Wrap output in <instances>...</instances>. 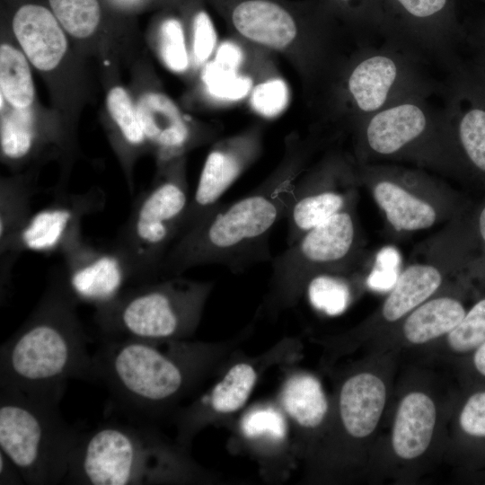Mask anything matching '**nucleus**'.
<instances>
[{
	"instance_id": "34",
	"label": "nucleus",
	"mask_w": 485,
	"mask_h": 485,
	"mask_svg": "<svg viewBox=\"0 0 485 485\" xmlns=\"http://www.w3.org/2000/svg\"><path fill=\"white\" fill-rule=\"evenodd\" d=\"M288 92L279 79L267 81L256 86L251 97L254 109L263 116L274 117L287 106Z\"/></svg>"
},
{
	"instance_id": "17",
	"label": "nucleus",
	"mask_w": 485,
	"mask_h": 485,
	"mask_svg": "<svg viewBox=\"0 0 485 485\" xmlns=\"http://www.w3.org/2000/svg\"><path fill=\"white\" fill-rule=\"evenodd\" d=\"M436 421L433 400L422 392H411L401 401L392 431L395 454L412 460L423 454L430 445Z\"/></svg>"
},
{
	"instance_id": "42",
	"label": "nucleus",
	"mask_w": 485,
	"mask_h": 485,
	"mask_svg": "<svg viewBox=\"0 0 485 485\" xmlns=\"http://www.w3.org/2000/svg\"><path fill=\"white\" fill-rule=\"evenodd\" d=\"M340 1H348V0H340Z\"/></svg>"
},
{
	"instance_id": "6",
	"label": "nucleus",
	"mask_w": 485,
	"mask_h": 485,
	"mask_svg": "<svg viewBox=\"0 0 485 485\" xmlns=\"http://www.w3.org/2000/svg\"><path fill=\"white\" fill-rule=\"evenodd\" d=\"M60 398L0 387V450L25 484L63 483L81 431L62 417Z\"/></svg>"
},
{
	"instance_id": "16",
	"label": "nucleus",
	"mask_w": 485,
	"mask_h": 485,
	"mask_svg": "<svg viewBox=\"0 0 485 485\" xmlns=\"http://www.w3.org/2000/svg\"><path fill=\"white\" fill-rule=\"evenodd\" d=\"M386 402V387L377 375L363 372L348 377L339 395V414L346 433L353 438L370 436Z\"/></svg>"
},
{
	"instance_id": "25",
	"label": "nucleus",
	"mask_w": 485,
	"mask_h": 485,
	"mask_svg": "<svg viewBox=\"0 0 485 485\" xmlns=\"http://www.w3.org/2000/svg\"><path fill=\"white\" fill-rule=\"evenodd\" d=\"M1 93L14 108H29L34 101V85L29 60L13 46L3 43L0 47Z\"/></svg>"
},
{
	"instance_id": "4",
	"label": "nucleus",
	"mask_w": 485,
	"mask_h": 485,
	"mask_svg": "<svg viewBox=\"0 0 485 485\" xmlns=\"http://www.w3.org/2000/svg\"><path fill=\"white\" fill-rule=\"evenodd\" d=\"M104 422L82 432L66 484L133 485L196 481L199 470L181 445L168 443L149 423Z\"/></svg>"
},
{
	"instance_id": "13",
	"label": "nucleus",
	"mask_w": 485,
	"mask_h": 485,
	"mask_svg": "<svg viewBox=\"0 0 485 485\" xmlns=\"http://www.w3.org/2000/svg\"><path fill=\"white\" fill-rule=\"evenodd\" d=\"M251 142L245 137L235 139L209 153L190 198L179 238L198 225L220 204L219 199L241 175L251 156Z\"/></svg>"
},
{
	"instance_id": "33",
	"label": "nucleus",
	"mask_w": 485,
	"mask_h": 485,
	"mask_svg": "<svg viewBox=\"0 0 485 485\" xmlns=\"http://www.w3.org/2000/svg\"><path fill=\"white\" fill-rule=\"evenodd\" d=\"M401 257L396 248H382L376 254L375 265L367 277L368 287L380 292L392 290L401 274Z\"/></svg>"
},
{
	"instance_id": "10",
	"label": "nucleus",
	"mask_w": 485,
	"mask_h": 485,
	"mask_svg": "<svg viewBox=\"0 0 485 485\" xmlns=\"http://www.w3.org/2000/svg\"><path fill=\"white\" fill-rule=\"evenodd\" d=\"M355 242V222L351 213L345 209L287 245L270 261L268 308L278 311L293 306L313 277L343 269Z\"/></svg>"
},
{
	"instance_id": "15",
	"label": "nucleus",
	"mask_w": 485,
	"mask_h": 485,
	"mask_svg": "<svg viewBox=\"0 0 485 485\" xmlns=\"http://www.w3.org/2000/svg\"><path fill=\"white\" fill-rule=\"evenodd\" d=\"M34 190L31 179L5 178L0 184V284L2 297L10 288L13 267L21 254L18 239L31 216Z\"/></svg>"
},
{
	"instance_id": "36",
	"label": "nucleus",
	"mask_w": 485,
	"mask_h": 485,
	"mask_svg": "<svg viewBox=\"0 0 485 485\" xmlns=\"http://www.w3.org/2000/svg\"><path fill=\"white\" fill-rule=\"evenodd\" d=\"M194 54L197 60L208 58L216 41V35L209 16L205 12L198 13L193 21Z\"/></svg>"
},
{
	"instance_id": "40",
	"label": "nucleus",
	"mask_w": 485,
	"mask_h": 485,
	"mask_svg": "<svg viewBox=\"0 0 485 485\" xmlns=\"http://www.w3.org/2000/svg\"><path fill=\"white\" fill-rule=\"evenodd\" d=\"M479 226L481 237L485 242V207L482 209L480 215Z\"/></svg>"
},
{
	"instance_id": "24",
	"label": "nucleus",
	"mask_w": 485,
	"mask_h": 485,
	"mask_svg": "<svg viewBox=\"0 0 485 485\" xmlns=\"http://www.w3.org/2000/svg\"><path fill=\"white\" fill-rule=\"evenodd\" d=\"M37 127L31 107L2 113L0 147L2 158L18 165L35 154Z\"/></svg>"
},
{
	"instance_id": "18",
	"label": "nucleus",
	"mask_w": 485,
	"mask_h": 485,
	"mask_svg": "<svg viewBox=\"0 0 485 485\" xmlns=\"http://www.w3.org/2000/svg\"><path fill=\"white\" fill-rule=\"evenodd\" d=\"M137 108L146 140L158 147L160 157L169 160L178 155L190 131L173 101L163 93H146Z\"/></svg>"
},
{
	"instance_id": "21",
	"label": "nucleus",
	"mask_w": 485,
	"mask_h": 485,
	"mask_svg": "<svg viewBox=\"0 0 485 485\" xmlns=\"http://www.w3.org/2000/svg\"><path fill=\"white\" fill-rule=\"evenodd\" d=\"M373 193L389 223L398 231L426 229L436 222L434 207L396 182L381 180Z\"/></svg>"
},
{
	"instance_id": "26",
	"label": "nucleus",
	"mask_w": 485,
	"mask_h": 485,
	"mask_svg": "<svg viewBox=\"0 0 485 485\" xmlns=\"http://www.w3.org/2000/svg\"><path fill=\"white\" fill-rule=\"evenodd\" d=\"M280 410L262 405L247 411L240 422L243 437L256 445H266L267 449L282 445L287 438V422Z\"/></svg>"
},
{
	"instance_id": "38",
	"label": "nucleus",
	"mask_w": 485,
	"mask_h": 485,
	"mask_svg": "<svg viewBox=\"0 0 485 485\" xmlns=\"http://www.w3.org/2000/svg\"><path fill=\"white\" fill-rule=\"evenodd\" d=\"M242 58V51L236 45L225 42L218 48L215 60L237 69Z\"/></svg>"
},
{
	"instance_id": "32",
	"label": "nucleus",
	"mask_w": 485,
	"mask_h": 485,
	"mask_svg": "<svg viewBox=\"0 0 485 485\" xmlns=\"http://www.w3.org/2000/svg\"><path fill=\"white\" fill-rule=\"evenodd\" d=\"M159 39L160 52L165 65L172 71H184L189 61L181 22L174 18L163 21Z\"/></svg>"
},
{
	"instance_id": "23",
	"label": "nucleus",
	"mask_w": 485,
	"mask_h": 485,
	"mask_svg": "<svg viewBox=\"0 0 485 485\" xmlns=\"http://www.w3.org/2000/svg\"><path fill=\"white\" fill-rule=\"evenodd\" d=\"M463 304L451 297L424 302L410 312L403 323V335L412 344H424L447 335L465 315Z\"/></svg>"
},
{
	"instance_id": "29",
	"label": "nucleus",
	"mask_w": 485,
	"mask_h": 485,
	"mask_svg": "<svg viewBox=\"0 0 485 485\" xmlns=\"http://www.w3.org/2000/svg\"><path fill=\"white\" fill-rule=\"evenodd\" d=\"M106 103L124 143L131 148H140L147 140L137 105H134L128 92L120 86L111 88Z\"/></svg>"
},
{
	"instance_id": "1",
	"label": "nucleus",
	"mask_w": 485,
	"mask_h": 485,
	"mask_svg": "<svg viewBox=\"0 0 485 485\" xmlns=\"http://www.w3.org/2000/svg\"><path fill=\"white\" fill-rule=\"evenodd\" d=\"M78 304L62 273L55 274L31 314L1 346L0 387L61 399L70 379L93 381V354Z\"/></svg>"
},
{
	"instance_id": "37",
	"label": "nucleus",
	"mask_w": 485,
	"mask_h": 485,
	"mask_svg": "<svg viewBox=\"0 0 485 485\" xmlns=\"http://www.w3.org/2000/svg\"><path fill=\"white\" fill-rule=\"evenodd\" d=\"M19 470L11 459L0 450V484H24Z\"/></svg>"
},
{
	"instance_id": "22",
	"label": "nucleus",
	"mask_w": 485,
	"mask_h": 485,
	"mask_svg": "<svg viewBox=\"0 0 485 485\" xmlns=\"http://www.w3.org/2000/svg\"><path fill=\"white\" fill-rule=\"evenodd\" d=\"M442 276L431 265H411L401 272L385 299L383 317L396 322L426 302L440 287Z\"/></svg>"
},
{
	"instance_id": "19",
	"label": "nucleus",
	"mask_w": 485,
	"mask_h": 485,
	"mask_svg": "<svg viewBox=\"0 0 485 485\" xmlns=\"http://www.w3.org/2000/svg\"><path fill=\"white\" fill-rule=\"evenodd\" d=\"M233 22L246 38L274 48L287 46L296 35V26L290 14L265 0L241 3L234 10Z\"/></svg>"
},
{
	"instance_id": "3",
	"label": "nucleus",
	"mask_w": 485,
	"mask_h": 485,
	"mask_svg": "<svg viewBox=\"0 0 485 485\" xmlns=\"http://www.w3.org/2000/svg\"><path fill=\"white\" fill-rule=\"evenodd\" d=\"M92 359L93 381L106 387L115 406L149 423L195 388L209 351L185 340H101Z\"/></svg>"
},
{
	"instance_id": "39",
	"label": "nucleus",
	"mask_w": 485,
	"mask_h": 485,
	"mask_svg": "<svg viewBox=\"0 0 485 485\" xmlns=\"http://www.w3.org/2000/svg\"><path fill=\"white\" fill-rule=\"evenodd\" d=\"M473 363L477 371L485 376V342L475 350Z\"/></svg>"
},
{
	"instance_id": "12",
	"label": "nucleus",
	"mask_w": 485,
	"mask_h": 485,
	"mask_svg": "<svg viewBox=\"0 0 485 485\" xmlns=\"http://www.w3.org/2000/svg\"><path fill=\"white\" fill-rule=\"evenodd\" d=\"M62 255V276L78 303L89 304L95 308L132 286L129 267L113 245L95 247L82 240Z\"/></svg>"
},
{
	"instance_id": "8",
	"label": "nucleus",
	"mask_w": 485,
	"mask_h": 485,
	"mask_svg": "<svg viewBox=\"0 0 485 485\" xmlns=\"http://www.w3.org/2000/svg\"><path fill=\"white\" fill-rule=\"evenodd\" d=\"M429 63L392 37L364 50L350 68L346 92L358 124L368 116L415 95L432 96L445 88L427 69Z\"/></svg>"
},
{
	"instance_id": "31",
	"label": "nucleus",
	"mask_w": 485,
	"mask_h": 485,
	"mask_svg": "<svg viewBox=\"0 0 485 485\" xmlns=\"http://www.w3.org/2000/svg\"><path fill=\"white\" fill-rule=\"evenodd\" d=\"M236 69L214 60L207 65L203 80L208 91L222 99L238 100L249 92L251 81L237 75Z\"/></svg>"
},
{
	"instance_id": "41",
	"label": "nucleus",
	"mask_w": 485,
	"mask_h": 485,
	"mask_svg": "<svg viewBox=\"0 0 485 485\" xmlns=\"http://www.w3.org/2000/svg\"><path fill=\"white\" fill-rule=\"evenodd\" d=\"M480 48L481 49L480 61L485 64V39H480Z\"/></svg>"
},
{
	"instance_id": "20",
	"label": "nucleus",
	"mask_w": 485,
	"mask_h": 485,
	"mask_svg": "<svg viewBox=\"0 0 485 485\" xmlns=\"http://www.w3.org/2000/svg\"><path fill=\"white\" fill-rule=\"evenodd\" d=\"M278 398L286 417L301 430L317 429L329 411L321 382L309 373L290 374L282 384Z\"/></svg>"
},
{
	"instance_id": "9",
	"label": "nucleus",
	"mask_w": 485,
	"mask_h": 485,
	"mask_svg": "<svg viewBox=\"0 0 485 485\" xmlns=\"http://www.w3.org/2000/svg\"><path fill=\"white\" fill-rule=\"evenodd\" d=\"M415 95L394 102L359 123L362 143L371 155H410L445 163L455 143L447 112Z\"/></svg>"
},
{
	"instance_id": "14",
	"label": "nucleus",
	"mask_w": 485,
	"mask_h": 485,
	"mask_svg": "<svg viewBox=\"0 0 485 485\" xmlns=\"http://www.w3.org/2000/svg\"><path fill=\"white\" fill-rule=\"evenodd\" d=\"M12 29L22 51L39 70L56 68L67 50L65 31L49 7L25 3L15 10Z\"/></svg>"
},
{
	"instance_id": "35",
	"label": "nucleus",
	"mask_w": 485,
	"mask_h": 485,
	"mask_svg": "<svg viewBox=\"0 0 485 485\" xmlns=\"http://www.w3.org/2000/svg\"><path fill=\"white\" fill-rule=\"evenodd\" d=\"M459 423L467 435L485 437V392L474 393L467 400L460 413Z\"/></svg>"
},
{
	"instance_id": "2",
	"label": "nucleus",
	"mask_w": 485,
	"mask_h": 485,
	"mask_svg": "<svg viewBox=\"0 0 485 485\" xmlns=\"http://www.w3.org/2000/svg\"><path fill=\"white\" fill-rule=\"evenodd\" d=\"M298 172L286 169L242 198L219 204L198 225L181 235L165 256L160 278L189 269L218 264L234 273L271 261L269 238L287 216Z\"/></svg>"
},
{
	"instance_id": "11",
	"label": "nucleus",
	"mask_w": 485,
	"mask_h": 485,
	"mask_svg": "<svg viewBox=\"0 0 485 485\" xmlns=\"http://www.w3.org/2000/svg\"><path fill=\"white\" fill-rule=\"evenodd\" d=\"M56 198L31 214L18 239L19 252L60 253L80 242L83 218L101 210L104 192L92 189L82 193L55 194Z\"/></svg>"
},
{
	"instance_id": "27",
	"label": "nucleus",
	"mask_w": 485,
	"mask_h": 485,
	"mask_svg": "<svg viewBox=\"0 0 485 485\" xmlns=\"http://www.w3.org/2000/svg\"><path fill=\"white\" fill-rule=\"evenodd\" d=\"M48 7L66 32L76 39L90 37L100 25L99 0H48Z\"/></svg>"
},
{
	"instance_id": "30",
	"label": "nucleus",
	"mask_w": 485,
	"mask_h": 485,
	"mask_svg": "<svg viewBox=\"0 0 485 485\" xmlns=\"http://www.w3.org/2000/svg\"><path fill=\"white\" fill-rule=\"evenodd\" d=\"M447 342L457 353L476 350L485 342V298L474 304L447 334Z\"/></svg>"
},
{
	"instance_id": "28",
	"label": "nucleus",
	"mask_w": 485,
	"mask_h": 485,
	"mask_svg": "<svg viewBox=\"0 0 485 485\" xmlns=\"http://www.w3.org/2000/svg\"><path fill=\"white\" fill-rule=\"evenodd\" d=\"M331 272H322L313 277L305 291L314 309L329 316H337L349 306L351 289L345 278Z\"/></svg>"
},
{
	"instance_id": "7",
	"label": "nucleus",
	"mask_w": 485,
	"mask_h": 485,
	"mask_svg": "<svg viewBox=\"0 0 485 485\" xmlns=\"http://www.w3.org/2000/svg\"><path fill=\"white\" fill-rule=\"evenodd\" d=\"M190 198L183 175L174 170L136 199L112 244L129 267L132 286L160 279L163 261L180 236Z\"/></svg>"
},
{
	"instance_id": "5",
	"label": "nucleus",
	"mask_w": 485,
	"mask_h": 485,
	"mask_svg": "<svg viewBox=\"0 0 485 485\" xmlns=\"http://www.w3.org/2000/svg\"><path fill=\"white\" fill-rule=\"evenodd\" d=\"M211 281L174 276L128 287L95 307L101 340H185L196 331Z\"/></svg>"
}]
</instances>
